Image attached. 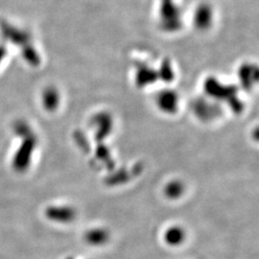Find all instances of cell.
Segmentation results:
<instances>
[{
  "label": "cell",
  "instance_id": "4",
  "mask_svg": "<svg viewBox=\"0 0 259 259\" xmlns=\"http://www.w3.org/2000/svg\"><path fill=\"white\" fill-rule=\"evenodd\" d=\"M183 192L184 186L180 182H172L165 187L164 190V193L169 199H178Z\"/></svg>",
  "mask_w": 259,
  "mask_h": 259
},
{
  "label": "cell",
  "instance_id": "3",
  "mask_svg": "<svg viewBox=\"0 0 259 259\" xmlns=\"http://www.w3.org/2000/svg\"><path fill=\"white\" fill-rule=\"evenodd\" d=\"M185 239V232L180 227H169L164 233V240L170 246H179Z\"/></svg>",
  "mask_w": 259,
  "mask_h": 259
},
{
  "label": "cell",
  "instance_id": "5",
  "mask_svg": "<svg viewBox=\"0 0 259 259\" xmlns=\"http://www.w3.org/2000/svg\"></svg>",
  "mask_w": 259,
  "mask_h": 259
},
{
  "label": "cell",
  "instance_id": "2",
  "mask_svg": "<svg viewBox=\"0 0 259 259\" xmlns=\"http://www.w3.org/2000/svg\"><path fill=\"white\" fill-rule=\"evenodd\" d=\"M110 238V234L108 230L103 228H94L89 230L86 235L85 239L86 241L92 246H101L108 242Z\"/></svg>",
  "mask_w": 259,
  "mask_h": 259
},
{
  "label": "cell",
  "instance_id": "1",
  "mask_svg": "<svg viewBox=\"0 0 259 259\" xmlns=\"http://www.w3.org/2000/svg\"><path fill=\"white\" fill-rule=\"evenodd\" d=\"M46 216L55 222L68 223L75 218L76 212L70 206H51L46 209Z\"/></svg>",
  "mask_w": 259,
  "mask_h": 259
}]
</instances>
